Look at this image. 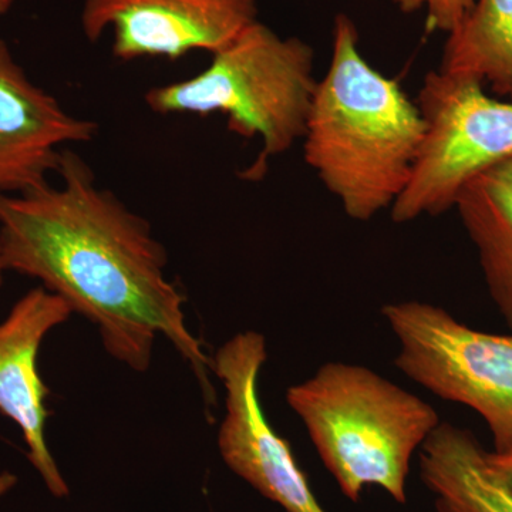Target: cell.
<instances>
[{
	"label": "cell",
	"instance_id": "obj_17",
	"mask_svg": "<svg viewBox=\"0 0 512 512\" xmlns=\"http://www.w3.org/2000/svg\"><path fill=\"white\" fill-rule=\"evenodd\" d=\"M13 3H15V0H0V18L9 12L10 8L13 6Z\"/></svg>",
	"mask_w": 512,
	"mask_h": 512
},
{
	"label": "cell",
	"instance_id": "obj_4",
	"mask_svg": "<svg viewBox=\"0 0 512 512\" xmlns=\"http://www.w3.org/2000/svg\"><path fill=\"white\" fill-rule=\"evenodd\" d=\"M315 52L299 37H281L255 20L212 55L207 69L188 79L153 87L148 109L160 116L221 114L239 137L259 138L261 153L242 173L258 181L271 157L302 140L316 79Z\"/></svg>",
	"mask_w": 512,
	"mask_h": 512
},
{
	"label": "cell",
	"instance_id": "obj_10",
	"mask_svg": "<svg viewBox=\"0 0 512 512\" xmlns=\"http://www.w3.org/2000/svg\"><path fill=\"white\" fill-rule=\"evenodd\" d=\"M72 315L63 299L37 286L0 322V413L19 427L30 464L56 498L69 497L70 488L47 444L49 389L37 370V356L46 336Z\"/></svg>",
	"mask_w": 512,
	"mask_h": 512
},
{
	"label": "cell",
	"instance_id": "obj_11",
	"mask_svg": "<svg viewBox=\"0 0 512 512\" xmlns=\"http://www.w3.org/2000/svg\"><path fill=\"white\" fill-rule=\"evenodd\" d=\"M470 430L441 421L419 450L421 483L437 512H512V490Z\"/></svg>",
	"mask_w": 512,
	"mask_h": 512
},
{
	"label": "cell",
	"instance_id": "obj_9",
	"mask_svg": "<svg viewBox=\"0 0 512 512\" xmlns=\"http://www.w3.org/2000/svg\"><path fill=\"white\" fill-rule=\"evenodd\" d=\"M96 121L80 119L30 80L0 39V195L49 183L66 148L96 137Z\"/></svg>",
	"mask_w": 512,
	"mask_h": 512
},
{
	"label": "cell",
	"instance_id": "obj_15",
	"mask_svg": "<svg viewBox=\"0 0 512 512\" xmlns=\"http://www.w3.org/2000/svg\"><path fill=\"white\" fill-rule=\"evenodd\" d=\"M488 463L500 474L501 478L510 485L512 490V451L510 453H487Z\"/></svg>",
	"mask_w": 512,
	"mask_h": 512
},
{
	"label": "cell",
	"instance_id": "obj_18",
	"mask_svg": "<svg viewBox=\"0 0 512 512\" xmlns=\"http://www.w3.org/2000/svg\"><path fill=\"white\" fill-rule=\"evenodd\" d=\"M6 272L8 271H6L5 262H3L2 247H0V288H2Z\"/></svg>",
	"mask_w": 512,
	"mask_h": 512
},
{
	"label": "cell",
	"instance_id": "obj_5",
	"mask_svg": "<svg viewBox=\"0 0 512 512\" xmlns=\"http://www.w3.org/2000/svg\"><path fill=\"white\" fill-rule=\"evenodd\" d=\"M416 104L424 136L409 183L390 208L396 224L451 210L474 177L512 158V101L488 96L473 77L431 70Z\"/></svg>",
	"mask_w": 512,
	"mask_h": 512
},
{
	"label": "cell",
	"instance_id": "obj_16",
	"mask_svg": "<svg viewBox=\"0 0 512 512\" xmlns=\"http://www.w3.org/2000/svg\"><path fill=\"white\" fill-rule=\"evenodd\" d=\"M18 484V476L10 471H0V501Z\"/></svg>",
	"mask_w": 512,
	"mask_h": 512
},
{
	"label": "cell",
	"instance_id": "obj_13",
	"mask_svg": "<svg viewBox=\"0 0 512 512\" xmlns=\"http://www.w3.org/2000/svg\"><path fill=\"white\" fill-rule=\"evenodd\" d=\"M437 70L473 77L512 101V0H474L448 33Z\"/></svg>",
	"mask_w": 512,
	"mask_h": 512
},
{
	"label": "cell",
	"instance_id": "obj_12",
	"mask_svg": "<svg viewBox=\"0 0 512 512\" xmlns=\"http://www.w3.org/2000/svg\"><path fill=\"white\" fill-rule=\"evenodd\" d=\"M491 298L512 330V158L478 174L456 201Z\"/></svg>",
	"mask_w": 512,
	"mask_h": 512
},
{
	"label": "cell",
	"instance_id": "obj_7",
	"mask_svg": "<svg viewBox=\"0 0 512 512\" xmlns=\"http://www.w3.org/2000/svg\"><path fill=\"white\" fill-rule=\"evenodd\" d=\"M268 360L256 330L235 333L211 357V372L225 392L217 444L225 466L286 512H326L313 494L291 444L266 419L258 383Z\"/></svg>",
	"mask_w": 512,
	"mask_h": 512
},
{
	"label": "cell",
	"instance_id": "obj_2",
	"mask_svg": "<svg viewBox=\"0 0 512 512\" xmlns=\"http://www.w3.org/2000/svg\"><path fill=\"white\" fill-rule=\"evenodd\" d=\"M423 136L416 100L367 62L356 23L339 13L302 138L305 163L349 218L370 221L406 188Z\"/></svg>",
	"mask_w": 512,
	"mask_h": 512
},
{
	"label": "cell",
	"instance_id": "obj_14",
	"mask_svg": "<svg viewBox=\"0 0 512 512\" xmlns=\"http://www.w3.org/2000/svg\"><path fill=\"white\" fill-rule=\"evenodd\" d=\"M394 3L404 13L426 10L427 28L447 35L460 25L474 6V0H394Z\"/></svg>",
	"mask_w": 512,
	"mask_h": 512
},
{
	"label": "cell",
	"instance_id": "obj_8",
	"mask_svg": "<svg viewBox=\"0 0 512 512\" xmlns=\"http://www.w3.org/2000/svg\"><path fill=\"white\" fill-rule=\"evenodd\" d=\"M82 29L90 42L113 35L121 62L214 55L258 20V0H84Z\"/></svg>",
	"mask_w": 512,
	"mask_h": 512
},
{
	"label": "cell",
	"instance_id": "obj_1",
	"mask_svg": "<svg viewBox=\"0 0 512 512\" xmlns=\"http://www.w3.org/2000/svg\"><path fill=\"white\" fill-rule=\"evenodd\" d=\"M60 183L0 195L6 271L29 276L96 326L104 349L147 372L158 336L190 365L214 399L211 357L185 320V295L167 276V249L146 218L97 184L90 165L66 148Z\"/></svg>",
	"mask_w": 512,
	"mask_h": 512
},
{
	"label": "cell",
	"instance_id": "obj_6",
	"mask_svg": "<svg viewBox=\"0 0 512 512\" xmlns=\"http://www.w3.org/2000/svg\"><path fill=\"white\" fill-rule=\"evenodd\" d=\"M382 315L399 343L397 369L440 399L480 414L494 453H510L512 335L470 328L426 302L387 303Z\"/></svg>",
	"mask_w": 512,
	"mask_h": 512
},
{
	"label": "cell",
	"instance_id": "obj_3",
	"mask_svg": "<svg viewBox=\"0 0 512 512\" xmlns=\"http://www.w3.org/2000/svg\"><path fill=\"white\" fill-rule=\"evenodd\" d=\"M286 403L350 501L379 487L406 504L412 458L441 423L434 407L369 367L343 362L293 384Z\"/></svg>",
	"mask_w": 512,
	"mask_h": 512
}]
</instances>
